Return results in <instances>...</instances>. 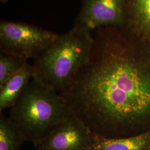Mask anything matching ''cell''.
Instances as JSON below:
<instances>
[{
    "label": "cell",
    "mask_w": 150,
    "mask_h": 150,
    "mask_svg": "<svg viewBox=\"0 0 150 150\" xmlns=\"http://www.w3.org/2000/svg\"><path fill=\"white\" fill-rule=\"evenodd\" d=\"M88 62L59 93L95 136L150 131V42L123 26L96 29Z\"/></svg>",
    "instance_id": "obj_1"
},
{
    "label": "cell",
    "mask_w": 150,
    "mask_h": 150,
    "mask_svg": "<svg viewBox=\"0 0 150 150\" xmlns=\"http://www.w3.org/2000/svg\"><path fill=\"white\" fill-rule=\"evenodd\" d=\"M93 41L91 31L76 25L59 35L34 59L33 79L59 93L88 62Z\"/></svg>",
    "instance_id": "obj_2"
},
{
    "label": "cell",
    "mask_w": 150,
    "mask_h": 150,
    "mask_svg": "<svg viewBox=\"0 0 150 150\" xmlns=\"http://www.w3.org/2000/svg\"><path fill=\"white\" fill-rule=\"evenodd\" d=\"M70 113L59 93L33 78L8 117L25 141L33 142L47 135Z\"/></svg>",
    "instance_id": "obj_3"
},
{
    "label": "cell",
    "mask_w": 150,
    "mask_h": 150,
    "mask_svg": "<svg viewBox=\"0 0 150 150\" xmlns=\"http://www.w3.org/2000/svg\"><path fill=\"white\" fill-rule=\"evenodd\" d=\"M58 36L26 23L2 20L0 22V51L27 59H35Z\"/></svg>",
    "instance_id": "obj_4"
},
{
    "label": "cell",
    "mask_w": 150,
    "mask_h": 150,
    "mask_svg": "<svg viewBox=\"0 0 150 150\" xmlns=\"http://www.w3.org/2000/svg\"><path fill=\"white\" fill-rule=\"evenodd\" d=\"M95 139L86 125L70 113L47 135L32 143L36 150H91Z\"/></svg>",
    "instance_id": "obj_5"
},
{
    "label": "cell",
    "mask_w": 150,
    "mask_h": 150,
    "mask_svg": "<svg viewBox=\"0 0 150 150\" xmlns=\"http://www.w3.org/2000/svg\"><path fill=\"white\" fill-rule=\"evenodd\" d=\"M127 0H83L75 25L92 31L105 26H125Z\"/></svg>",
    "instance_id": "obj_6"
},
{
    "label": "cell",
    "mask_w": 150,
    "mask_h": 150,
    "mask_svg": "<svg viewBox=\"0 0 150 150\" xmlns=\"http://www.w3.org/2000/svg\"><path fill=\"white\" fill-rule=\"evenodd\" d=\"M124 27L139 39L150 42V0H127Z\"/></svg>",
    "instance_id": "obj_7"
},
{
    "label": "cell",
    "mask_w": 150,
    "mask_h": 150,
    "mask_svg": "<svg viewBox=\"0 0 150 150\" xmlns=\"http://www.w3.org/2000/svg\"><path fill=\"white\" fill-rule=\"evenodd\" d=\"M34 76V69L27 62L15 74L0 85V111L11 108Z\"/></svg>",
    "instance_id": "obj_8"
},
{
    "label": "cell",
    "mask_w": 150,
    "mask_h": 150,
    "mask_svg": "<svg viewBox=\"0 0 150 150\" xmlns=\"http://www.w3.org/2000/svg\"><path fill=\"white\" fill-rule=\"evenodd\" d=\"M91 150H150V131L119 139L95 136Z\"/></svg>",
    "instance_id": "obj_9"
},
{
    "label": "cell",
    "mask_w": 150,
    "mask_h": 150,
    "mask_svg": "<svg viewBox=\"0 0 150 150\" xmlns=\"http://www.w3.org/2000/svg\"><path fill=\"white\" fill-rule=\"evenodd\" d=\"M25 140L8 117L0 115V150H18Z\"/></svg>",
    "instance_id": "obj_10"
},
{
    "label": "cell",
    "mask_w": 150,
    "mask_h": 150,
    "mask_svg": "<svg viewBox=\"0 0 150 150\" xmlns=\"http://www.w3.org/2000/svg\"><path fill=\"white\" fill-rule=\"evenodd\" d=\"M27 62V59L11 54L0 52V85L15 74Z\"/></svg>",
    "instance_id": "obj_11"
},
{
    "label": "cell",
    "mask_w": 150,
    "mask_h": 150,
    "mask_svg": "<svg viewBox=\"0 0 150 150\" xmlns=\"http://www.w3.org/2000/svg\"><path fill=\"white\" fill-rule=\"evenodd\" d=\"M0 1H1V2H2V3H6V2H7V0H0Z\"/></svg>",
    "instance_id": "obj_12"
}]
</instances>
